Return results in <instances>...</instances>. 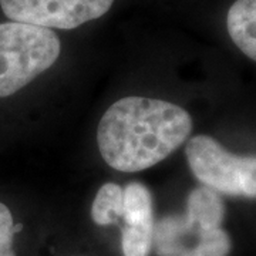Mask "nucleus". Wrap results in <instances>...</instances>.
Instances as JSON below:
<instances>
[{
    "label": "nucleus",
    "mask_w": 256,
    "mask_h": 256,
    "mask_svg": "<svg viewBox=\"0 0 256 256\" xmlns=\"http://www.w3.org/2000/svg\"><path fill=\"white\" fill-rule=\"evenodd\" d=\"M192 120L180 106L164 100L126 97L102 116L97 142L102 160L122 172L151 168L188 138Z\"/></svg>",
    "instance_id": "f257e3e1"
},
{
    "label": "nucleus",
    "mask_w": 256,
    "mask_h": 256,
    "mask_svg": "<svg viewBox=\"0 0 256 256\" xmlns=\"http://www.w3.org/2000/svg\"><path fill=\"white\" fill-rule=\"evenodd\" d=\"M62 52L53 30L20 22L0 23V98L48 70Z\"/></svg>",
    "instance_id": "f03ea898"
},
{
    "label": "nucleus",
    "mask_w": 256,
    "mask_h": 256,
    "mask_svg": "<svg viewBox=\"0 0 256 256\" xmlns=\"http://www.w3.org/2000/svg\"><path fill=\"white\" fill-rule=\"evenodd\" d=\"M192 174L215 192L256 198V156H235L208 136H196L186 144Z\"/></svg>",
    "instance_id": "7ed1b4c3"
},
{
    "label": "nucleus",
    "mask_w": 256,
    "mask_h": 256,
    "mask_svg": "<svg viewBox=\"0 0 256 256\" xmlns=\"http://www.w3.org/2000/svg\"><path fill=\"white\" fill-rule=\"evenodd\" d=\"M114 0H0L13 22L46 28L72 30L106 14Z\"/></svg>",
    "instance_id": "20e7f679"
},
{
    "label": "nucleus",
    "mask_w": 256,
    "mask_h": 256,
    "mask_svg": "<svg viewBox=\"0 0 256 256\" xmlns=\"http://www.w3.org/2000/svg\"><path fill=\"white\" fill-rule=\"evenodd\" d=\"M122 192V212L120 216V220H122V254L124 256H148L154 235L151 194L146 185L140 182L128 184Z\"/></svg>",
    "instance_id": "39448f33"
},
{
    "label": "nucleus",
    "mask_w": 256,
    "mask_h": 256,
    "mask_svg": "<svg viewBox=\"0 0 256 256\" xmlns=\"http://www.w3.org/2000/svg\"><path fill=\"white\" fill-rule=\"evenodd\" d=\"M226 26L239 50L256 62V0H236L228 12Z\"/></svg>",
    "instance_id": "423d86ee"
},
{
    "label": "nucleus",
    "mask_w": 256,
    "mask_h": 256,
    "mask_svg": "<svg viewBox=\"0 0 256 256\" xmlns=\"http://www.w3.org/2000/svg\"><path fill=\"white\" fill-rule=\"evenodd\" d=\"M225 206L218 192L208 186H200L190 194L185 218L202 229L220 228Z\"/></svg>",
    "instance_id": "0eeeda50"
},
{
    "label": "nucleus",
    "mask_w": 256,
    "mask_h": 256,
    "mask_svg": "<svg viewBox=\"0 0 256 256\" xmlns=\"http://www.w3.org/2000/svg\"><path fill=\"white\" fill-rule=\"evenodd\" d=\"M122 198L124 192L120 185L112 182L104 184L92 202V220L101 226L118 224L122 212Z\"/></svg>",
    "instance_id": "6e6552de"
},
{
    "label": "nucleus",
    "mask_w": 256,
    "mask_h": 256,
    "mask_svg": "<svg viewBox=\"0 0 256 256\" xmlns=\"http://www.w3.org/2000/svg\"><path fill=\"white\" fill-rule=\"evenodd\" d=\"M230 248V238L222 228L201 229L196 244L180 256H226Z\"/></svg>",
    "instance_id": "1a4fd4ad"
},
{
    "label": "nucleus",
    "mask_w": 256,
    "mask_h": 256,
    "mask_svg": "<svg viewBox=\"0 0 256 256\" xmlns=\"http://www.w3.org/2000/svg\"><path fill=\"white\" fill-rule=\"evenodd\" d=\"M14 224L9 208L0 202V256H16L13 249Z\"/></svg>",
    "instance_id": "9d476101"
}]
</instances>
